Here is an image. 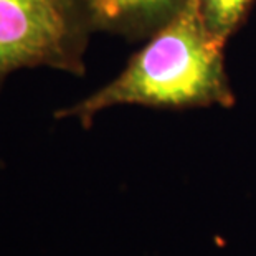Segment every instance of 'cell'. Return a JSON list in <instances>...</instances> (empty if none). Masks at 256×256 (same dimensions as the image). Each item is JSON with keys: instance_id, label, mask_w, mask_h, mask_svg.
I'll use <instances>...</instances> for the list:
<instances>
[{"instance_id": "obj_1", "label": "cell", "mask_w": 256, "mask_h": 256, "mask_svg": "<svg viewBox=\"0 0 256 256\" xmlns=\"http://www.w3.org/2000/svg\"><path fill=\"white\" fill-rule=\"evenodd\" d=\"M119 104L159 110L235 104L223 46L205 32L195 0L149 38L116 80L55 116L78 119L88 129L98 112Z\"/></svg>"}, {"instance_id": "obj_2", "label": "cell", "mask_w": 256, "mask_h": 256, "mask_svg": "<svg viewBox=\"0 0 256 256\" xmlns=\"http://www.w3.org/2000/svg\"><path fill=\"white\" fill-rule=\"evenodd\" d=\"M92 32L90 0H0V88L22 68L84 74Z\"/></svg>"}, {"instance_id": "obj_3", "label": "cell", "mask_w": 256, "mask_h": 256, "mask_svg": "<svg viewBox=\"0 0 256 256\" xmlns=\"http://www.w3.org/2000/svg\"><path fill=\"white\" fill-rule=\"evenodd\" d=\"M192 0H101L94 7L96 30L128 40L150 38Z\"/></svg>"}, {"instance_id": "obj_4", "label": "cell", "mask_w": 256, "mask_h": 256, "mask_svg": "<svg viewBox=\"0 0 256 256\" xmlns=\"http://www.w3.org/2000/svg\"><path fill=\"white\" fill-rule=\"evenodd\" d=\"M256 0H195L198 17L214 42L225 43L242 28Z\"/></svg>"}, {"instance_id": "obj_5", "label": "cell", "mask_w": 256, "mask_h": 256, "mask_svg": "<svg viewBox=\"0 0 256 256\" xmlns=\"http://www.w3.org/2000/svg\"><path fill=\"white\" fill-rule=\"evenodd\" d=\"M90 2L92 4V8H94V7H96V5H98V4H100V2H101V0H90Z\"/></svg>"}]
</instances>
